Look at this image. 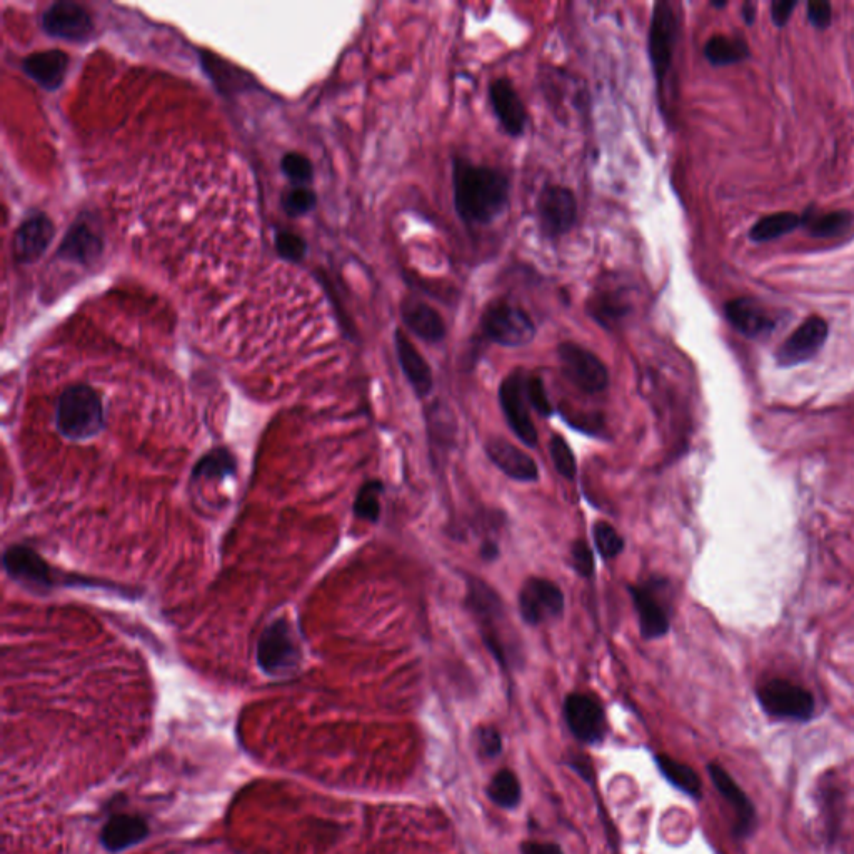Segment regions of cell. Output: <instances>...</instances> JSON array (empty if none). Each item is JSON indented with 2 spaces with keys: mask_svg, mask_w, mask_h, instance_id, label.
<instances>
[{
  "mask_svg": "<svg viewBox=\"0 0 854 854\" xmlns=\"http://www.w3.org/2000/svg\"><path fill=\"white\" fill-rule=\"evenodd\" d=\"M453 187L454 207L459 219L468 226H488L508 209L511 182L499 169L456 157Z\"/></svg>",
  "mask_w": 854,
  "mask_h": 854,
  "instance_id": "obj_1",
  "label": "cell"
},
{
  "mask_svg": "<svg viewBox=\"0 0 854 854\" xmlns=\"http://www.w3.org/2000/svg\"><path fill=\"white\" fill-rule=\"evenodd\" d=\"M469 609L478 621L486 648L504 669L521 661V646L516 644V631L509 626L508 614L498 593L479 579H469Z\"/></svg>",
  "mask_w": 854,
  "mask_h": 854,
  "instance_id": "obj_2",
  "label": "cell"
},
{
  "mask_svg": "<svg viewBox=\"0 0 854 854\" xmlns=\"http://www.w3.org/2000/svg\"><path fill=\"white\" fill-rule=\"evenodd\" d=\"M56 429L71 441L96 438L106 427V412L101 396L87 384H74L62 392L54 414Z\"/></svg>",
  "mask_w": 854,
  "mask_h": 854,
  "instance_id": "obj_3",
  "label": "cell"
},
{
  "mask_svg": "<svg viewBox=\"0 0 854 854\" xmlns=\"http://www.w3.org/2000/svg\"><path fill=\"white\" fill-rule=\"evenodd\" d=\"M257 666L272 678H284L296 673L302 663L301 646L297 643L292 624L286 618L274 619L257 641Z\"/></svg>",
  "mask_w": 854,
  "mask_h": 854,
  "instance_id": "obj_4",
  "label": "cell"
},
{
  "mask_svg": "<svg viewBox=\"0 0 854 854\" xmlns=\"http://www.w3.org/2000/svg\"><path fill=\"white\" fill-rule=\"evenodd\" d=\"M481 331L488 341L503 347H524L536 337L533 317L506 299L489 302L481 316Z\"/></svg>",
  "mask_w": 854,
  "mask_h": 854,
  "instance_id": "obj_5",
  "label": "cell"
},
{
  "mask_svg": "<svg viewBox=\"0 0 854 854\" xmlns=\"http://www.w3.org/2000/svg\"><path fill=\"white\" fill-rule=\"evenodd\" d=\"M756 698L764 714L779 721L808 723L816 711L813 693L789 679L773 678L759 684Z\"/></svg>",
  "mask_w": 854,
  "mask_h": 854,
  "instance_id": "obj_6",
  "label": "cell"
},
{
  "mask_svg": "<svg viewBox=\"0 0 854 854\" xmlns=\"http://www.w3.org/2000/svg\"><path fill=\"white\" fill-rule=\"evenodd\" d=\"M678 34L679 19L673 4L668 0H659L654 4L648 32L649 62L659 91L663 89L664 81L673 67Z\"/></svg>",
  "mask_w": 854,
  "mask_h": 854,
  "instance_id": "obj_7",
  "label": "cell"
},
{
  "mask_svg": "<svg viewBox=\"0 0 854 854\" xmlns=\"http://www.w3.org/2000/svg\"><path fill=\"white\" fill-rule=\"evenodd\" d=\"M526 381H528V372L523 371V369L509 372L499 386V402H501L504 417H506L509 427L513 429V433L518 436L519 441L528 448H536L538 446V431H536V426L531 419L533 407L529 402Z\"/></svg>",
  "mask_w": 854,
  "mask_h": 854,
  "instance_id": "obj_8",
  "label": "cell"
},
{
  "mask_svg": "<svg viewBox=\"0 0 854 854\" xmlns=\"http://www.w3.org/2000/svg\"><path fill=\"white\" fill-rule=\"evenodd\" d=\"M558 359L564 377L581 391L598 394L608 389V367L593 351L576 342H563L558 346Z\"/></svg>",
  "mask_w": 854,
  "mask_h": 854,
  "instance_id": "obj_9",
  "label": "cell"
},
{
  "mask_svg": "<svg viewBox=\"0 0 854 854\" xmlns=\"http://www.w3.org/2000/svg\"><path fill=\"white\" fill-rule=\"evenodd\" d=\"M578 199L569 187H544L536 201L539 229L548 239H559L573 231L578 222Z\"/></svg>",
  "mask_w": 854,
  "mask_h": 854,
  "instance_id": "obj_10",
  "label": "cell"
},
{
  "mask_svg": "<svg viewBox=\"0 0 854 854\" xmlns=\"http://www.w3.org/2000/svg\"><path fill=\"white\" fill-rule=\"evenodd\" d=\"M518 604L524 623L539 626L561 618L566 601L558 584L546 578H529L519 591Z\"/></svg>",
  "mask_w": 854,
  "mask_h": 854,
  "instance_id": "obj_11",
  "label": "cell"
},
{
  "mask_svg": "<svg viewBox=\"0 0 854 854\" xmlns=\"http://www.w3.org/2000/svg\"><path fill=\"white\" fill-rule=\"evenodd\" d=\"M564 718L571 733L586 744L601 743L608 731L603 706L589 694H569L564 701Z\"/></svg>",
  "mask_w": 854,
  "mask_h": 854,
  "instance_id": "obj_12",
  "label": "cell"
},
{
  "mask_svg": "<svg viewBox=\"0 0 854 854\" xmlns=\"http://www.w3.org/2000/svg\"><path fill=\"white\" fill-rule=\"evenodd\" d=\"M829 326L823 317H808L774 354L779 367H794L811 361L828 339Z\"/></svg>",
  "mask_w": 854,
  "mask_h": 854,
  "instance_id": "obj_13",
  "label": "cell"
},
{
  "mask_svg": "<svg viewBox=\"0 0 854 854\" xmlns=\"http://www.w3.org/2000/svg\"><path fill=\"white\" fill-rule=\"evenodd\" d=\"M708 774L713 781L714 788L728 801L729 806L736 814L734 823V836L743 839L749 838L758 829V811L751 803L748 794L736 783V779L718 763L708 764Z\"/></svg>",
  "mask_w": 854,
  "mask_h": 854,
  "instance_id": "obj_14",
  "label": "cell"
},
{
  "mask_svg": "<svg viewBox=\"0 0 854 854\" xmlns=\"http://www.w3.org/2000/svg\"><path fill=\"white\" fill-rule=\"evenodd\" d=\"M2 563L6 573L27 589L44 593L56 586V579L52 576L49 564L34 549L27 546L16 544L7 548Z\"/></svg>",
  "mask_w": 854,
  "mask_h": 854,
  "instance_id": "obj_15",
  "label": "cell"
},
{
  "mask_svg": "<svg viewBox=\"0 0 854 854\" xmlns=\"http://www.w3.org/2000/svg\"><path fill=\"white\" fill-rule=\"evenodd\" d=\"M489 104L499 126L511 137H523L528 129L529 114L518 89L508 77H498L489 84Z\"/></svg>",
  "mask_w": 854,
  "mask_h": 854,
  "instance_id": "obj_16",
  "label": "cell"
},
{
  "mask_svg": "<svg viewBox=\"0 0 854 854\" xmlns=\"http://www.w3.org/2000/svg\"><path fill=\"white\" fill-rule=\"evenodd\" d=\"M42 29L51 37L72 42H86L94 34L89 12L76 2H56L42 14Z\"/></svg>",
  "mask_w": 854,
  "mask_h": 854,
  "instance_id": "obj_17",
  "label": "cell"
},
{
  "mask_svg": "<svg viewBox=\"0 0 854 854\" xmlns=\"http://www.w3.org/2000/svg\"><path fill=\"white\" fill-rule=\"evenodd\" d=\"M724 314L729 324L748 339H763L776 329L771 312L751 297H736L726 302Z\"/></svg>",
  "mask_w": 854,
  "mask_h": 854,
  "instance_id": "obj_18",
  "label": "cell"
},
{
  "mask_svg": "<svg viewBox=\"0 0 854 854\" xmlns=\"http://www.w3.org/2000/svg\"><path fill=\"white\" fill-rule=\"evenodd\" d=\"M56 229L46 214H34L22 222L12 242V251L17 262L32 264L44 256L51 246Z\"/></svg>",
  "mask_w": 854,
  "mask_h": 854,
  "instance_id": "obj_19",
  "label": "cell"
},
{
  "mask_svg": "<svg viewBox=\"0 0 854 854\" xmlns=\"http://www.w3.org/2000/svg\"><path fill=\"white\" fill-rule=\"evenodd\" d=\"M486 454L496 468L501 469L508 478L519 483L539 481V468L528 453L516 448L508 439L493 436L486 443Z\"/></svg>",
  "mask_w": 854,
  "mask_h": 854,
  "instance_id": "obj_20",
  "label": "cell"
},
{
  "mask_svg": "<svg viewBox=\"0 0 854 854\" xmlns=\"http://www.w3.org/2000/svg\"><path fill=\"white\" fill-rule=\"evenodd\" d=\"M629 594L638 613L641 636L648 641L664 638L669 633L671 621L663 601L648 586H629Z\"/></svg>",
  "mask_w": 854,
  "mask_h": 854,
  "instance_id": "obj_21",
  "label": "cell"
},
{
  "mask_svg": "<svg viewBox=\"0 0 854 854\" xmlns=\"http://www.w3.org/2000/svg\"><path fill=\"white\" fill-rule=\"evenodd\" d=\"M394 347H396L399 366L417 397L429 396L434 387L433 369L429 366V362L424 359L421 352L417 351V347L401 329H396L394 332Z\"/></svg>",
  "mask_w": 854,
  "mask_h": 854,
  "instance_id": "obj_22",
  "label": "cell"
},
{
  "mask_svg": "<svg viewBox=\"0 0 854 854\" xmlns=\"http://www.w3.org/2000/svg\"><path fill=\"white\" fill-rule=\"evenodd\" d=\"M401 317L404 326L422 341L438 344L448 334V327L438 309L419 299L409 297L402 302Z\"/></svg>",
  "mask_w": 854,
  "mask_h": 854,
  "instance_id": "obj_23",
  "label": "cell"
},
{
  "mask_svg": "<svg viewBox=\"0 0 854 854\" xmlns=\"http://www.w3.org/2000/svg\"><path fill=\"white\" fill-rule=\"evenodd\" d=\"M149 836V824L136 814H114L101 831V843L109 853H119Z\"/></svg>",
  "mask_w": 854,
  "mask_h": 854,
  "instance_id": "obj_24",
  "label": "cell"
},
{
  "mask_svg": "<svg viewBox=\"0 0 854 854\" xmlns=\"http://www.w3.org/2000/svg\"><path fill=\"white\" fill-rule=\"evenodd\" d=\"M102 251L104 244L99 234L86 222L79 221L69 229L57 254L64 261L89 266L101 256Z\"/></svg>",
  "mask_w": 854,
  "mask_h": 854,
  "instance_id": "obj_25",
  "label": "cell"
},
{
  "mask_svg": "<svg viewBox=\"0 0 854 854\" xmlns=\"http://www.w3.org/2000/svg\"><path fill=\"white\" fill-rule=\"evenodd\" d=\"M67 66H69V57L66 52L57 51V49L36 52L22 62V69L27 76L47 91H54L61 86L66 77Z\"/></svg>",
  "mask_w": 854,
  "mask_h": 854,
  "instance_id": "obj_26",
  "label": "cell"
},
{
  "mask_svg": "<svg viewBox=\"0 0 854 854\" xmlns=\"http://www.w3.org/2000/svg\"><path fill=\"white\" fill-rule=\"evenodd\" d=\"M853 212H816L813 206L803 212V227L809 236L816 239H831L841 236L853 224Z\"/></svg>",
  "mask_w": 854,
  "mask_h": 854,
  "instance_id": "obj_27",
  "label": "cell"
},
{
  "mask_svg": "<svg viewBox=\"0 0 854 854\" xmlns=\"http://www.w3.org/2000/svg\"><path fill=\"white\" fill-rule=\"evenodd\" d=\"M633 311L628 299L621 291H601L591 296L588 302L589 316L604 327L623 321Z\"/></svg>",
  "mask_w": 854,
  "mask_h": 854,
  "instance_id": "obj_28",
  "label": "cell"
},
{
  "mask_svg": "<svg viewBox=\"0 0 854 854\" xmlns=\"http://www.w3.org/2000/svg\"><path fill=\"white\" fill-rule=\"evenodd\" d=\"M706 61L714 67L733 66L746 61L749 57V46L741 37L711 36L703 49Z\"/></svg>",
  "mask_w": 854,
  "mask_h": 854,
  "instance_id": "obj_29",
  "label": "cell"
},
{
  "mask_svg": "<svg viewBox=\"0 0 854 854\" xmlns=\"http://www.w3.org/2000/svg\"><path fill=\"white\" fill-rule=\"evenodd\" d=\"M656 764H658L661 774L668 779L669 783L673 784L674 788L688 794L689 798H703V781L691 766L679 763L666 754L656 756Z\"/></svg>",
  "mask_w": 854,
  "mask_h": 854,
  "instance_id": "obj_30",
  "label": "cell"
},
{
  "mask_svg": "<svg viewBox=\"0 0 854 854\" xmlns=\"http://www.w3.org/2000/svg\"><path fill=\"white\" fill-rule=\"evenodd\" d=\"M799 227H803V214H794V212H776L769 214L759 219L751 231H749V241L753 242H769L779 237L791 234Z\"/></svg>",
  "mask_w": 854,
  "mask_h": 854,
  "instance_id": "obj_31",
  "label": "cell"
},
{
  "mask_svg": "<svg viewBox=\"0 0 854 854\" xmlns=\"http://www.w3.org/2000/svg\"><path fill=\"white\" fill-rule=\"evenodd\" d=\"M236 458L226 448L209 451L192 469V481H222L236 474Z\"/></svg>",
  "mask_w": 854,
  "mask_h": 854,
  "instance_id": "obj_32",
  "label": "cell"
},
{
  "mask_svg": "<svg viewBox=\"0 0 854 854\" xmlns=\"http://www.w3.org/2000/svg\"><path fill=\"white\" fill-rule=\"evenodd\" d=\"M488 796L501 808L513 809L521 801V783L511 769H501L489 784Z\"/></svg>",
  "mask_w": 854,
  "mask_h": 854,
  "instance_id": "obj_33",
  "label": "cell"
},
{
  "mask_svg": "<svg viewBox=\"0 0 854 854\" xmlns=\"http://www.w3.org/2000/svg\"><path fill=\"white\" fill-rule=\"evenodd\" d=\"M384 493V484L377 479L367 481L359 493H357L356 501H354V514L356 518L367 521V523H377L381 518V494Z\"/></svg>",
  "mask_w": 854,
  "mask_h": 854,
  "instance_id": "obj_34",
  "label": "cell"
},
{
  "mask_svg": "<svg viewBox=\"0 0 854 854\" xmlns=\"http://www.w3.org/2000/svg\"><path fill=\"white\" fill-rule=\"evenodd\" d=\"M549 454H551L556 471L564 479L573 481L576 478V474H578V464H576L573 449L569 448L566 439L561 438L558 434H554L551 441H549Z\"/></svg>",
  "mask_w": 854,
  "mask_h": 854,
  "instance_id": "obj_35",
  "label": "cell"
},
{
  "mask_svg": "<svg viewBox=\"0 0 854 854\" xmlns=\"http://www.w3.org/2000/svg\"><path fill=\"white\" fill-rule=\"evenodd\" d=\"M593 536L596 549L601 554V558L614 559L623 553L624 539L606 521H598V523L594 524Z\"/></svg>",
  "mask_w": 854,
  "mask_h": 854,
  "instance_id": "obj_36",
  "label": "cell"
},
{
  "mask_svg": "<svg viewBox=\"0 0 854 854\" xmlns=\"http://www.w3.org/2000/svg\"><path fill=\"white\" fill-rule=\"evenodd\" d=\"M317 196L316 192L306 186H296L282 197V207L286 211L287 216L299 217L309 212L316 207Z\"/></svg>",
  "mask_w": 854,
  "mask_h": 854,
  "instance_id": "obj_37",
  "label": "cell"
},
{
  "mask_svg": "<svg viewBox=\"0 0 854 854\" xmlns=\"http://www.w3.org/2000/svg\"><path fill=\"white\" fill-rule=\"evenodd\" d=\"M281 169L287 179L294 182L296 186H306L307 182H311L314 177L312 162L299 152H289L282 157Z\"/></svg>",
  "mask_w": 854,
  "mask_h": 854,
  "instance_id": "obj_38",
  "label": "cell"
},
{
  "mask_svg": "<svg viewBox=\"0 0 854 854\" xmlns=\"http://www.w3.org/2000/svg\"><path fill=\"white\" fill-rule=\"evenodd\" d=\"M276 251L282 259L289 262H299L307 252L306 242L294 232L281 231L276 234Z\"/></svg>",
  "mask_w": 854,
  "mask_h": 854,
  "instance_id": "obj_39",
  "label": "cell"
},
{
  "mask_svg": "<svg viewBox=\"0 0 854 854\" xmlns=\"http://www.w3.org/2000/svg\"><path fill=\"white\" fill-rule=\"evenodd\" d=\"M526 387H528L529 402H531V407H533L534 411H538L544 417L553 416L554 407L551 401H549L543 377L536 376V374H529L528 372Z\"/></svg>",
  "mask_w": 854,
  "mask_h": 854,
  "instance_id": "obj_40",
  "label": "cell"
},
{
  "mask_svg": "<svg viewBox=\"0 0 854 854\" xmlns=\"http://www.w3.org/2000/svg\"><path fill=\"white\" fill-rule=\"evenodd\" d=\"M571 564L574 571L583 576V578H593L594 574V554L593 549L589 548V544L584 539H578L571 546Z\"/></svg>",
  "mask_w": 854,
  "mask_h": 854,
  "instance_id": "obj_41",
  "label": "cell"
},
{
  "mask_svg": "<svg viewBox=\"0 0 854 854\" xmlns=\"http://www.w3.org/2000/svg\"><path fill=\"white\" fill-rule=\"evenodd\" d=\"M808 21L818 31H824L833 21V7L826 0H811L808 2Z\"/></svg>",
  "mask_w": 854,
  "mask_h": 854,
  "instance_id": "obj_42",
  "label": "cell"
},
{
  "mask_svg": "<svg viewBox=\"0 0 854 854\" xmlns=\"http://www.w3.org/2000/svg\"><path fill=\"white\" fill-rule=\"evenodd\" d=\"M479 748L488 758H498L503 751V738L498 729L481 728L478 731Z\"/></svg>",
  "mask_w": 854,
  "mask_h": 854,
  "instance_id": "obj_43",
  "label": "cell"
},
{
  "mask_svg": "<svg viewBox=\"0 0 854 854\" xmlns=\"http://www.w3.org/2000/svg\"><path fill=\"white\" fill-rule=\"evenodd\" d=\"M796 7H798V0H774L771 4V17L776 27L783 29L793 16Z\"/></svg>",
  "mask_w": 854,
  "mask_h": 854,
  "instance_id": "obj_44",
  "label": "cell"
},
{
  "mask_svg": "<svg viewBox=\"0 0 854 854\" xmlns=\"http://www.w3.org/2000/svg\"><path fill=\"white\" fill-rule=\"evenodd\" d=\"M523 854H564L563 849L559 848L558 844L554 843H534V841H526L521 846Z\"/></svg>",
  "mask_w": 854,
  "mask_h": 854,
  "instance_id": "obj_45",
  "label": "cell"
},
{
  "mask_svg": "<svg viewBox=\"0 0 854 854\" xmlns=\"http://www.w3.org/2000/svg\"><path fill=\"white\" fill-rule=\"evenodd\" d=\"M481 556H483L484 561H494V559L499 558V546L493 541H486L483 544V548H481Z\"/></svg>",
  "mask_w": 854,
  "mask_h": 854,
  "instance_id": "obj_46",
  "label": "cell"
},
{
  "mask_svg": "<svg viewBox=\"0 0 854 854\" xmlns=\"http://www.w3.org/2000/svg\"><path fill=\"white\" fill-rule=\"evenodd\" d=\"M741 14H743V21L748 26H753L754 19H756V4L754 2H744Z\"/></svg>",
  "mask_w": 854,
  "mask_h": 854,
  "instance_id": "obj_47",
  "label": "cell"
},
{
  "mask_svg": "<svg viewBox=\"0 0 854 854\" xmlns=\"http://www.w3.org/2000/svg\"><path fill=\"white\" fill-rule=\"evenodd\" d=\"M711 6L716 7V9H723V7L728 6V2H716V0H713Z\"/></svg>",
  "mask_w": 854,
  "mask_h": 854,
  "instance_id": "obj_48",
  "label": "cell"
}]
</instances>
